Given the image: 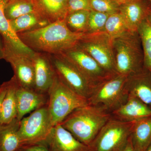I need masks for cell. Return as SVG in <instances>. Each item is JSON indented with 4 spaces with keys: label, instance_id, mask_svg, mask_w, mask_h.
I'll return each instance as SVG.
<instances>
[{
    "label": "cell",
    "instance_id": "836d02e7",
    "mask_svg": "<svg viewBox=\"0 0 151 151\" xmlns=\"http://www.w3.org/2000/svg\"><path fill=\"white\" fill-rule=\"evenodd\" d=\"M5 56V45L4 40L0 34V60L4 59Z\"/></svg>",
    "mask_w": 151,
    "mask_h": 151
},
{
    "label": "cell",
    "instance_id": "603a6c76",
    "mask_svg": "<svg viewBox=\"0 0 151 151\" xmlns=\"http://www.w3.org/2000/svg\"><path fill=\"white\" fill-rule=\"evenodd\" d=\"M9 22L16 35L39 29L50 24L35 12L22 16Z\"/></svg>",
    "mask_w": 151,
    "mask_h": 151
},
{
    "label": "cell",
    "instance_id": "8d00e7d4",
    "mask_svg": "<svg viewBox=\"0 0 151 151\" xmlns=\"http://www.w3.org/2000/svg\"><path fill=\"white\" fill-rule=\"evenodd\" d=\"M148 18H149V19H150V21L151 22V8L150 12V15H149Z\"/></svg>",
    "mask_w": 151,
    "mask_h": 151
},
{
    "label": "cell",
    "instance_id": "52a82bcc",
    "mask_svg": "<svg viewBox=\"0 0 151 151\" xmlns=\"http://www.w3.org/2000/svg\"><path fill=\"white\" fill-rule=\"evenodd\" d=\"M135 122L111 118L103 126L90 145L92 151H115L127 144Z\"/></svg>",
    "mask_w": 151,
    "mask_h": 151
},
{
    "label": "cell",
    "instance_id": "484cf974",
    "mask_svg": "<svg viewBox=\"0 0 151 151\" xmlns=\"http://www.w3.org/2000/svg\"><path fill=\"white\" fill-rule=\"evenodd\" d=\"M90 11H78L68 14L65 22L68 29L75 33H86Z\"/></svg>",
    "mask_w": 151,
    "mask_h": 151
},
{
    "label": "cell",
    "instance_id": "4fadbf2b",
    "mask_svg": "<svg viewBox=\"0 0 151 151\" xmlns=\"http://www.w3.org/2000/svg\"><path fill=\"white\" fill-rule=\"evenodd\" d=\"M35 69V89L38 92L47 93L55 73L49 54L35 52L32 57Z\"/></svg>",
    "mask_w": 151,
    "mask_h": 151
},
{
    "label": "cell",
    "instance_id": "d590c367",
    "mask_svg": "<svg viewBox=\"0 0 151 151\" xmlns=\"http://www.w3.org/2000/svg\"><path fill=\"white\" fill-rule=\"evenodd\" d=\"M145 151H151V143L150 144V145L148 146L146 150Z\"/></svg>",
    "mask_w": 151,
    "mask_h": 151
},
{
    "label": "cell",
    "instance_id": "f35d334b",
    "mask_svg": "<svg viewBox=\"0 0 151 151\" xmlns=\"http://www.w3.org/2000/svg\"><path fill=\"white\" fill-rule=\"evenodd\" d=\"M148 1H149L150 2L151 4V0H148Z\"/></svg>",
    "mask_w": 151,
    "mask_h": 151
},
{
    "label": "cell",
    "instance_id": "cb8c5ba5",
    "mask_svg": "<svg viewBox=\"0 0 151 151\" xmlns=\"http://www.w3.org/2000/svg\"><path fill=\"white\" fill-rule=\"evenodd\" d=\"M35 12L32 0H8L4 9L5 15L9 21Z\"/></svg>",
    "mask_w": 151,
    "mask_h": 151
},
{
    "label": "cell",
    "instance_id": "5b68a950",
    "mask_svg": "<svg viewBox=\"0 0 151 151\" xmlns=\"http://www.w3.org/2000/svg\"><path fill=\"white\" fill-rule=\"evenodd\" d=\"M127 78L117 74L96 85L87 100L88 104L102 105L111 113L117 110L129 97Z\"/></svg>",
    "mask_w": 151,
    "mask_h": 151
},
{
    "label": "cell",
    "instance_id": "30bf717a",
    "mask_svg": "<svg viewBox=\"0 0 151 151\" xmlns=\"http://www.w3.org/2000/svg\"><path fill=\"white\" fill-rule=\"evenodd\" d=\"M60 54L64 55L94 87L114 76L106 72L96 60L77 45Z\"/></svg>",
    "mask_w": 151,
    "mask_h": 151
},
{
    "label": "cell",
    "instance_id": "d4e9b609",
    "mask_svg": "<svg viewBox=\"0 0 151 151\" xmlns=\"http://www.w3.org/2000/svg\"><path fill=\"white\" fill-rule=\"evenodd\" d=\"M137 32L142 47L144 67L151 73V22L148 17L141 24Z\"/></svg>",
    "mask_w": 151,
    "mask_h": 151
},
{
    "label": "cell",
    "instance_id": "83f0119b",
    "mask_svg": "<svg viewBox=\"0 0 151 151\" xmlns=\"http://www.w3.org/2000/svg\"><path fill=\"white\" fill-rule=\"evenodd\" d=\"M110 14L92 10L90 11L86 33L104 32L106 21Z\"/></svg>",
    "mask_w": 151,
    "mask_h": 151
},
{
    "label": "cell",
    "instance_id": "d6a6232c",
    "mask_svg": "<svg viewBox=\"0 0 151 151\" xmlns=\"http://www.w3.org/2000/svg\"><path fill=\"white\" fill-rule=\"evenodd\" d=\"M121 151H137L135 150V148L134 147V146H133L131 137H130L129 139L128 140L127 144L124 146Z\"/></svg>",
    "mask_w": 151,
    "mask_h": 151
},
{
    "label": "cell",
    "instance_id": "9c48e42d",
    "mask_svg": "<svg viewBox=\"0 0 151 151\" xmlns=\"http://www.w3.org/2000/svg\"><path fill=\"white\" fill-rule=\"evenodd\" d=\"M50 56L58 78L73 92L88 100L94 86L64 55L50 54Z\"/></svg>",
    "mask_w": 151,
    "mask_h": 151
},
{
    "label": "cell",
    "instance_id": "f1b7e54d",
    "mask_svg": "<svg viewBox=\"0 0 151 151\" xmlns=\"http://www.w3.org/2000/svg\"><path fill=\"white\" fill-rule=\"evenodd\" d=\"M92 10L112 14L119 12V5L115 0H90Z\"/></svg>",
    "mask_w": 151,
    "mask_h": 151
},
{
    "label": "cell",
    "instance_id": "5bb4252c",
    "mask_svg": "<svg viewBox=\"0 0 151 151\" xmlns=\"http://www.w3.org/2000/svg\"><path fill=\"white\" fill-rule=\"evenodd\" d=\"M17 119L20 121L24 116L47 105V93L18 86L16 92Z\"/></svg>",
    "mask_w": 151,
    "mask_h": 151
},
{
    "label": "cell",
    "instance_id": "44dd1931",
    "mask_svg": "<svg viewBox=\"0 0 151 151\" xmlns=\"http://www.w3.org/2000/svg\"><path fill=\"white\" fill-rule=\"evenodd\" d=\"M20 121L0 125V151H18L22 143L18 134Z\"/></svg>",
    "mask_w": 151,
    "mask_h": 151
},
{
    "label": "cell",
    "instance_id": "d6986e66",
    "mask_svg": "<svg viewBox=\"0 0 151 151\" xmlns=\"http://www.w3.org/2000/svg\"><path fill=\"white\" fill-rule=\"evenodd\" d=\"M35 10L50 23L65 19L67 0H32Z\"/></svg>",
    "mask_w": 151,
    "mask_h": 151
},
{
    "label": "cell",
    "instance_id": "f546056e",
    "mask_svg": "<svg viewBox=\"0 0 151 151\" xmlns=\"http://www.w3.org/2000/svg\"><path fill=\"white\" fill-rule=\"evenodd\" d=\"M66 10L67 15L76 11H92L90 0H67Z\"/></svg>",
    "mask_w": 151,
    "mask_h": 151
},
{
    "label": "cell",
    "instance_id": "3957f363",
    "mask_svg": "<svg viewBox=\"0 0 151 151\" xmlns=\"http://www.w3.org/2000/svg\"><path fill=\"white\" fill-rule=\"evenodd\" d=\"M116 72L127 76L144 68V54L137 31L128 32L112 40Z\"/></svg>",
    "mask_w": 151,
    "mask_h": 151
},
{
    "label": "cell",
    "instance_id": "7a4b0ae2",
    "mask_svg": "<svg viewBox=\"0 0 151 151\" xmlns=\"http://www.w3.org/2000/svg\"><path fill=\"white\" fill-rule=\"evenodd\" d=\"M111 113L102 105H84L76 109L60 124L81 143L90 146Z\"/></svg>",
    "mask_w": 151,
    "mask_h": 151
},
{
    "label": "cell",
    "instance_id": "4316f807",
    "mask_svg": "<svg viewBox=\"0 0 151 151\" xmlns=\"http://www.w3.org/2000/svg\"><path fill=\"white\" fill-rule=\"evenodd\" d=\"M129 31L124 18L119 12L110 15L106 21L104 32L112 40Z\"/></svg>",
    "mask_w": 151,
    "mask_h": 151
},
{
    "label": "cell",
    "instance_id": "ba28073f",
    "mask_svg": "<svg viewBox=\"0 0 151 151\" xmlns=\"http://www.w3.org/2000/svg\"><path fill=\"white\" fill-rule=\"evenodd\" d=\"M77 45L92 57L106 72L112 75L118 74L112 40L105 32L84 34Z\"/></svg>",
    "mask_w": 151,
    "mask_h": 151
},
{
    "label": "cell",
    "instance_id": "1f68e13d",
    "mask_svg": "<svg viewBox=\"0 0 151 151\" xmlns=\"http://www.w3.org/2000/svg\"><path fill=\"white\" fill-rule=\"evenodd\" d=\"M7 85V81H6V82H4L0 86V116H1L3 100H4L5 95L6 91Z\"/></svg>",
    "mask_w": 151,
    "mask_h": 151
},
{
    "label": "cell",
    "instance_id": "ffe728a7",
    "mask_svg": "<svg viewBox=\"0 0 151 151\" xmlns=\"http://www.w3.org/2000/svg\"><path fill=\"white\" fill-rule=\"evenodd\" d=\"M7 84L0 116L1 125L9 124L17 116L16 92L19 84L14 76L7 81Z\"/></svg>",
    "mask_w": 151,
    "mask_h": 151
},
{
    "label": "cell",
    "instance_id": "ac0fdd59",
    "mask_svg": "<svg viewBox=\"0 0 151 151\" xmlns=\"http://www.w3.org/2000/svg\"><path fill=\"white\" fill-rule=\"evenodd\" d=\"M129 94L135 96L151 108V73L144 67L139 72L128 76Z\"/></svg>",
    "mask_w": 151,
    "mask_h": 151
},
{
    "label": "cell",
    "instance_id": "9a60e30c",
    "mask_svg": "<svg viewBox=\"0 0 151 151\" xmlns=\"http://www.w3.org/2000/svg\"><path fill=\"white\" fill-rule=\"evenodd\" d=\"M151 4L148 0H137L121 5L119 13L124 18L131 31H137L138 28L150 15Z\"/></svg>",
    "mask_w": 151,
    "mask_h": 151
},
{
    "label": "cell",
    "instance_id": "8992f818",
    "mask_svg": "<svg viewBox=\"0 0 151 151\" xmlns=\"http://www.w3.org/2000/svg\"><path fill=\"white\" fill-rule=\"evenodd\" d=\"M53 127L47 105L33 111L20 121L18 134L22 145L45 144Z\"/></svg>",
    "mask_w": 151,
    "mask_h": 151
},
{
    "label": "cell",
    "instance_id": "e0dca14e",
    "mask_svg": "<svg viewBox=\"0 0 151 151\" xmlns=\"http://www.w3.org/2000/svg\"><path fill=\"white\" fill-rule=\"evenodd\" d=\"M112 118L126 122H136L151 116V108L135 96L129 97L117 110L111 113Z\"/></svg>",
    "mask_w": 151,
    "mask_h": 151
},
{
    "label": "cell",
    "instance_id": "6da1fadb",
    "mask_svg": "<svg viewBox=\"0 0 151 151\" xmlns=\"http://www.w3.org/2000/svg\"><path fill=\"white\" fill-rule=\"evenodd\" d=\"M84 34L70 31L64 19L17 35L22 42L32 51L57 55L75 46Z\"/></svg>",
    "mask_w": 151,
    "mask_h": 151
},
{
    "label": "cell",
    "instance_id": "8fae6325",
    "mask_svg": "<svg viewBox=\"0 0 151 151\" xmlns=\"http://www.w3.org/2000/svg\"><path fill=\"white\" fill-rule=\"evenodd\" d=\"M33 55L20 52L10 53L6 55L4 59L12 65L14 72V76L19 86L35 89V76Z\"/></svg>",
    "mask_w": 151,
    "mask_h": 151
},
{
    "label": "cell",
    "instance_id": "e575fe53",
    "mask_svg": "<svg viewBox=\"0 0 151 151\" xmlns=\"http://www.w3.org/2000/svg\"><path fill=\"white\" fill-rule=\"evenodd\" d=\"M115 1L119 4V5H121L127 4L134 1H137V0H115Z\"/></svg>",
    "mask_w": 151,
    "mask_h": 151
},
{
    "label": "cell",
    "instance_id": "7c38bea8",
    "mask_svg": "<svg viewBox=\"0 0 151 151\" xmlns=\"http://www.w3.org/2000/svg\"><path fill=\"white\" fill-rule=\"evenodd\" d=\"M50 151H92L60 125L54 126L45 143Z\"/></svg>",
    "mask_w": 151,
    "mask_h": 151
},
{
    "label": "cell",
    "instance_id": "74e56055",
    "mask_svg": "<svg viewBox=\"0 0 151 151\" xmlns=\"http://www.w3.org/2000/svg\"><path fill=\"white\" fill-rule=\"evenodd\" d=\"M122 149H123V148H122ZM122 149H121V150H116V151H121V150H122Z\"/></svg>",
    "mask_w": 151,
    "mask_h": 151
},
{
    "label": "cell",
    "instance_id": "4dcf8cb0",
    "mask_svg": "<svg viewBox=\"0 0 151 151\" xmlns=\"http://www.w3.org/2000/svg\"><path fill=\"white\" fill-rule=\"evenodd\" d=\"M18 151H50L48 147L45 144L22 145Z\"/></svg>",
    "mask_w": 151,
    "mask_h": 151
},
{
    "label": "cell",
    "instance_id": "2e32d148",
    "mask_svg": "<svg viewBox=\"0 0 151 151\" xmlns=\"http://www.w3.org/2000/svg\"><path fill=\"white\" fill-rule=\"evenodd\" d=\"M7 1L0 0V34L4 42L5 55L16 52L33 55L34 51L26 46L19 39L6 18L4 9Z\"/></svg>",
    "mask_w": 151,
    "mask_h": 151
},
{
    "label": "cell",
    "instance_id": "277c9868",
    "mask_svg": "<svg viewBox=\"0 0 151 151\" xmlns=\"http://www.w3.org/2000/svg\"><path fill=\"white\" fill-rule=\"evenodd\" d=\"M47 94V108L53 127L60 124L76 109L88 104L86 99L68 88L56 74Z\"/></svg>",
    "mask_w": 151,
    "mask_h": 151
},
{
    "label": "cell",
    "instance_id": "7402d4cb",
    "mask_svg": "<svg viewBox=\"0 0 151 151\" xmlns=\"http://www.w3.org/2000/svg\"><path fill=\"white\" fill-rule=\"evenodd\" d=\"M130 137L136 150L145 151L151 143V116L135 122Z\"/></svg>",
    "mask_w": 151,
    "mask_h": 151
}]
</instances>
